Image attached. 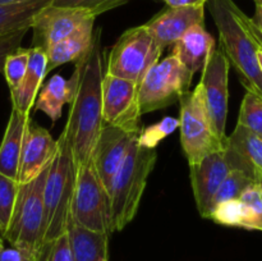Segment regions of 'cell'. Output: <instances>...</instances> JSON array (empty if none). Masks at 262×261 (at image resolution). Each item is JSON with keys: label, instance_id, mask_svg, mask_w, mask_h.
I'll list each match as a JSON object with an SVG mask.
<instances>
[{"label": "cell", "instance_id": "cell-1", "mask_svg": "<svg viewBox=\"0 0 262 261\" xmlns=\"http://www.w3.org/2000/svg\"><path fill=\"white\" fill-rule=\"evenodd\" d=\"M102 59L101 31H96L78 90L71 102L68 120L61 132L71 151L76 173L90 163L97 138L105 125L102 118Z\"/></svg>", "mask_w": 262, "mask_h": 261}, {"label": "cell", "instance_id": "cell-2", "mask_svg": "<svg viewBox=\"0 0 262 261\" xmlns=\"http://www.w3.org/2000/svg\"><path fill=\"white\" fill-rule=\"evenodd\" d=\"M216 25L220 49L235 68L246 90L262 97V74L257 61V38L253 23L233 0H209Z\"/></svg>", "mask_w": 262, "mask_h": 261}, {"label": "cell", "instance_id": "cell-3", "mask_svg": "<svg viewBox=\"0 0 262 261\" xmlns=\"http://www.w3.org/2000/svg\"><path fill=\"white\" fill-rule=\"evenodd\" d=\"M156 159L155 148L143 147L133 138L109 191L113 232L124 229L137 215Z\"/></svg>", "mask_w": 262, "mask_h": 261}, {"label": "cell", "instance_id": "cell-4", "mask_svg": "<svg viewBox=\"0 0 262 261\" xmlns=\"http://www.w3.org/2000/svg\"><path fill=\"white\" fill-rule=\"evenodd\" d=\"M56 141L58 147L43 187L42 245L66 234L71 220L76 170L64 136L60 135Z\"/></svg>", "mask_w": 262, "mask_h": 261}, {"label": "cell", "instance_id": "cell-5", "mask_svg": "<svg viewBox=\"0 0 262 261\" xmlns=\"http://www.w3.org/2000/svg\"><path fill=\"white\" fill-rule=\"evenodd\" d=\"M50 164L28 183L19 184L17 201L9 227L3 237L25 253L28 261H35L42 246L43 187Z\"/></svg>", "mask_w": 262, "mask_h": 261}, {"label": "cell", "instance_id": "cell-6", "mask_svg": "<svg viewBox=\"0 0 262 261\" xmlns=\"http://www.w3.org/2000/svg\"><path fill=\"white\" fill-rule=\"evenodd\" d=\"M179 104L181 145L188 164L197 163L209 154L224 150L225 141L219 138L212 127L201 84L184 94Z\"/></svg>", "mask_w": 262, "mask_h": 261}, {"label": "cell", "instance_id": "cell-7", "mask_svg": "<svg viewBox=\"0 0 262 261\" xmlns=\"http://www.w3.org/2000/svg\"><path fill=\"white\" fill-rule=\"evenodd\" d=\"M163 51L145 25L128 28L110 50L106 74L140 86L151 67L160 60Z\"/></svg>", "mask_w": 262, "mask_h": 261}, {"label": "cell", "instance_id": "cell-8", "mask_svg": "<svg viewBox=\"0 0 262 261\" xmlns=\"http://www.w3.org/2000/svg\"><path fill=\"white\" fill-rule=\"evenodd\" d=\"M193 76L171 53L160 59L146 73L138 89L141 114L156 112L179 101L191 90Z\"/></svg>", "mask_w": 262, "mask_h": 261}, {"label": "cell", "instance_id": "cell-9", "mask_svg": "<svg viewBox=\"0 0 262 261\" xmlns=\"http://www.w3.org/2000/svg\"><path fill=\"white\" fill-rule=\"evenodd\" d=\"M71 222L95 232L112 234L109 193L90 161L76 173Z\"/></svg>", "mask_w": 262, "mask_h": 261}, {"label": "cell", "instance_id": "cell-10", "mask_svg": "<svg viewBox=\"0 0 262 261\" xmlns=\"http://www.w3.org/2000/svg\"><path fill=\"white\" fill-rule=\"evenodd\" d=\"M140 86L127 79L104 74L102 78V118L105 124L129 133L141 132Z\"/></svg>", "mask_w": 262, "mask_h": 261}, {"label": "cell", "instance_id": "cell-11", "mask_svg": "<svg viewBox=\"0 0 262 261\" xmlns=\"http://www.w3.org/2000/svg\"><path fill=\"white\" fill-rule=\"evenodd\" d=\"M229 60L222 49L216 48L202 69L201 79L199 82L204 91L205 102L212 127L223 141H227L225 128L229 100Z\"/></svg>", "mask_w": 262, "mask_h": 261}, {"label": "cell", "instance_id": "cell-12", "mask_svg": "<svg viewBox=\"0 0 262 261\" xmlns=\"http://www.w3.org/2000/svg\"><path fill=\"white\" fill-rule=\"evenodd\" d=\"M91 18H96L89 10L73 7L50 4L36 15L32 23L33 40L31 48L48 50L54 44L68 37L79 26Z\"/></svg>", "mask_w": 262, "mask_h": 261}, {"label": "cell", "instance_id": "cell-13", "mask_svg": "<svg viewBox=\"0 0 262 261\" xmlns=\"http://www.w3.org/2000/svg\"><path fill=\"white\" fill-rule=\"evenodd\" d=\"M137 136L138 133L125 132L109 124L102 127L90 161L94 165L95 171L107 193L129 150L133 138Z\"/></svg>", "mask_w": 262, "mask_h": 261}, {"label": "cell", "instance_id": "cell-14", "mask_svg": "<svg viewBox=\"0 0 262 261\" xmlns=\"http://www.w3.org/2000/svg\"><path fill=\"white\" fill-rule=\"evenodd\" d=\"M230 171L224 150L206 155L197 163L189 164L192 191L200 215L209 219L211 202L220 184Z\"/></svg>", "mask_w": 262, "mask_h": 261}, {"label": "cell", "instance_id": "cell-15", "mask_svg": "<svg viewBox=\"0 0 262 261\" xmlns=\"http://www.w3.org/2000/svg\"><path fill=\"white\" fill-rule=\"evenodd\" d=\"M56 147L58 141L54 140L50 132L30 120L20 153L18 183H28L35 179L51 163Z\"/></svg>", "mask_w": 262, "mask_h": 261}, {"label": "cell", "instance_id": "cell-16", "mask_svg": "<svg viewBox=\"0 0 262 261\" xmlns=\"http://www.w3.org/2000/svg\"><path fill=\"white\" fill-rule=\"evenodd\" d=\"M204 22L205 7H168L145 26L164 50L176 44L189 28Z\"/></svg>", "mask_w": 262, "mask_h": 261}, {"label": "cell", "instance_id": "cell-17", "mask_svg": "<svg viewBox=\"0 0 262 261\" xmlns=\"http://www.w3.org/2000/svg\"><path fill=\"white\" fill-rule=\"evenodd\" d=\"M224 154L230 170H239L262 184V138L237 124L227 136Z\"/></svg>", "mask_w": 262, "mask_h": 261}, {"label": "cell", "instance_id": "cell-18", "mask_svg": "<svg viewBox=\"0 0 262 261\" xmlns=\"http://www.w3.org/2000/svg\"><path fill=\"white\" fill-rule=\"evenodd\" d=\"M86 59L76 64L73 73L68 79H66L60 74H55L51 77L43 84L40 94L36 97L35 105H33L35 109L45 113L53 120V123L60 119L64 105H71V102L73 101L77 90H78Z\"/></svg>", "mask_w": 262, "mask_h": 261}, {"label": "cell", "instance_id": "cell-19", "mask_svg": "<svg viewBox=\"0 0 262 261\" xmlns=\"http://www.w3.org/2000/svg\"><path fill=\"white\" fill-rule=\"evenodd\" d=\"M171 46V54L193 74L202 72L210 55L216 49L215 38L205 30L204 25H197L189 28Z\"/></svg>", "mask_w": 262, "mask_h": 261}, {"label": "cell", "instance_id": "cell-20", "mask_svg": "<svg viewBox=\"0 0 262 261\" xmlns=\"http://www.w3.org/2000/svg\"><path fill=\"white\" fill-rule=\"evenodd\" d=\"M96 18H91L79 26L72 35L54 44L46 50L48 55V73L56 67L67 63H79L89 56L94 45V25Z\"/></svg>", "mask_w": 262, "mask_h": 261}, {"label": "cell", "instance_id": "cell-21", "mask_svg": "<svg viewBox=\"0 0 262 261\" xmlns=\"http://www.w3.org/2000/svg\"><path fill=\"white\" fill-rule=\"evenodd\" d=\"M30 120V114H25L12 106L4 137L0 143V174L15 181L18 178L20 153Z\"/></svg>", "mask_w": 262, "mask_h": 261}, {"label": "cell", "instance_id": "cell-22", "mask_svg": "<svg viewBox=\"0 0 262 261\" xmlns=\"http://www.w3.org/2000/svg\"><path fill=\"white\" fill-rule=\"evenodd\" d=\"M53 3L54 0H20L0 4V41L27 32L36 15Z\"/></svg>", "mask_w": 262, "mask_h": 261}, {"label": "cell", "instance_id": "cell-23", "mask_svg": "<svg viewBox=\"0 0 262 261\" xmlns=\"http://www.w3.org/2000/svg\"><path fill=\"white\" fill-rule=\"evenodd\" d=\"M48 74V55L42 48H30V60L25 78L19 84L17 91L10 95L12 106L17 107L19 112L30 114L37 97L42 79Z\"/></svg>", "mask_w": 262, "mask_h": 261}, {"label": "cell", "instance_id": "cell-24", "mask_svg": "<svg viewBox=\"0 0 262 261\" xmlns=\"http://www.w3.org/2000/svg\"><path fill=\"white\" fill-rule=\"evenodd\" d=\"M73 261H107L110 234L95 232L69 220L68 229Z\"/></svg>", "mask_w": 262, "mask_h": 261}, {"label": "cell", "instance_id": "cell-25", "mask_svg": "<svg viewBox=\"0 0 262 261\" xmlns=\"http://www.w3.org/2000/svg\"><path fill=\"white\" fill-rule=\"evenodd\" d=\"M237 124L262 138V97L260 95L250 90L246 91Z\"/></svg>", "mask_w": 262, "mask_h": 261}, {"label": "cell", "instance_id": "cell-26", "mask_svg": "<svg viewBox=\"0 0 262 261\" xmlns=\"http://www.w3.org/2000/svg\"><path fill=\"white\" fill-rule=\"evenodd\" d=\"M209 219L227 227H237L247 229V212L239 199L228 200L212 207Z\"/></svg>", "mask_w": 262, "mask_h": 261}, {"label": "cell", "instance_id": "cell-27", "mask_svg": "<svg viewBox=\"0 0 262 261\" xmlns=\"http://www.w3.org/2000/svg\"><path fill=\"white\" fill-rule=\"evenodd\" d=\"M28 60H30V49H23L20 46L12 51L5 59L3 74L7 79L10 95L14 94L19 84L22 83L26 71H27Z\"/></svg>", "mask_w": 262, "mask_h": 261}, {"label": "cell", "instance_id": "cell-28", "mask_svg": "<svg viewBox=\"0 0 262 261\" xmlns=\"http://www.w3.org/2000/svg\"><path fill=\"white\" fill-rule=\"evenodd\" d=\"M251 183H256L250 176L239 170H230L223 183L220 184L219 189L215 193L214 199L211 202V210L212 207L216 206L220 202L228 201V200H235L239 199L242 192L250 186ZM211 212V211H210Z\"/></svg>", "mask_w": 262, "mask_h": 261}, {"label": "cell", "instance_id": "cell-29", "mask_svg": "<svg viewBox=\"0 0 262 261\" xmlns=\"http://www.w3.org/2000/svg\"><path fill=\"white\" fill-rule=\"evenodd\" d=\"M19 183L15 179L0 174V234L4 235L9 227L17 201Z\"/></svg>", "mask_w": 262, "mask_h": 261}, {"label": "cell", "instance_id": "cell-30", "mask_svg": "<svg viewBox=\"0 0 262 261\" xmlns=\"http://www.w3.org/2000/svg\"><path fill=\"white\" fill-rule=\"evenodd\" d=\"M239 200L247 212V229L262 232V184L251 183L242 192Z\"/></svg>", "mask_w": 262, "mask_h": 261}, {"label": "cell", "instance_id": "cell-31", "mask_svg": "<svg viewBox=\"0 0 262 261\" xmlns=\"http://www.w3.org/2000/svg\"><path fill=\"white\" fill-rule=\"evenodd\" d=\"M179 127L178 118L165 117L160 122L150 125V127L141 129L138 133L137 141L141 146L147 148H155L164 138L176 132Z\"/></svg>", "mask_w": 262, "mask_h": 261}, {"label": "cell", "instance_id": "cell-32", "mask_svg": "<svg viewBox=\"0 0 262 261\" xmlns=\"http://www.w3.org/2000/svg\"><path fill=\"white\" fill-rule=\"evenodd\" d=\"M35 261H73L68 234L43 243Z\"/></svg>", "mask_w": 262, "mask_h": 261}, {"label": "cell", "instance_id": "cell-33", "mask_svg": "<svg viewBox=\"0 0 262 261\" xmlns=\"http://www.w3.org/2000/svg\"><path fill=\"white\" fill-rule=\"evenodd\" d=\"M128 2L129 0H54L53 4L59 5V7L81 8V9L89 10L95 17H97Z\"/></svg>", "mask_w": 262, "mask_h": 261}, {"label": "cell", "instance_id": "cell-34", "mask_svg": "<svg viewBox=\"0 0 262 261\" xmlns=\"http://www.w3.org/2000/svg\"><path fill=\"white\" fill-rule=\"evenodd\" d=\"M25 35L26 32L13 36V37L8 38V40L0 41V73H3V71H4V63L7 56L9 55L12 51H14L15 49L19 48L20 42H22V38L25 37Z\"/></svg>", "mask_w": 262, "mask_h": 261}, {"label": "cell", "instance_id": "cell-35", "mask_svg": "<svg viewBox=\"0 0 262 261\" xmlns=\"http://www.w3.org/2000/svg\"><path fill=\"white\" fill-rule=\"evenodd\" d=\"M0 261H28L25 253L20 252L18 248L3 247L0 250Z\"/></svg>", "mask_w": 262, "mask_h": 261}, {"label": "cell", "instance_id": "cell-36", "mask_svg": "<svg viewBox=\"0 0 262 261\" xmlns=\"http://www.w3.org/2000/svg\"><path fill=\"white\" fill-rule=\"evenodd\" d=\"M168 7H205L209 0H163Z\"/></svg>", "mask_w": 262, "mask_h": 261}, {"label": "cell", "instance_id": "cell-37", "mask_svg": "<svg viewBox=\"0 0 262 261\" xmlns=\"http://www.w3.org/2000/svg\"><path fill=\"white\" fill-rule=\"evenodd\" d=\"M251 19H252L253 25L257 28L258 33H260V36L262 37V5L260 3L255 2V14H253V17Z\"/></svg>", "mask_w": 262, "mask_h": 261}, {"label": "cell", "instance_id": "cell-38", "mask_svg": "<svg viewBox=\"0 0 262 261\" xmlns=\"http://www.w3.org/2000/svg\"><path fill=\"white\" fill-rule=\"evenodd\" d=\"M252 23H253V22H252ZM253 30H255L256 38H257V45H258V49H257V61H258V67H260L261 74H262V40H261L260 35H258L257 28L255 27V25H253Z\"/></svg>", "mask_w": 262, "mask_h": 261}, {"label": "cell", "instance_id": "cell-39", "mask_svg": "<svg viewBox=\"0 0 262 261\" xmlns=\"http://www.w3.org/2000/svg\"><path fill=\"white\" fill-rule=\"evenodd\" d=\"M14 2H20V0H0V4H7V3H14Z\"/></svg>", "mask_w": 262, "mask_h": 261}, {"label": "cell", "instance_id": "cell-40", "mask_svg": "<svg viewBox=\"0 0 262 261\" xmlns=\"http://www.w3.org/2000/svg\"><path fill=\"white\" fill-rule=\"evenodd\" d=\"M3 247H4V243H3V240H2V238H0V250H2Z\"/></svg>", "mask_w": 262, "mask_h": 261}, {"label": "cell", "instance_id": "cell-41", "mask_svg": "<svg viewBox=\"0 0 262 261\" xmlns=\"http://www.w3.org/2000/svg\"><path fill=\"white\" fill-rule=\"evenodd\" d=\"M253 2H257V3H260V4L262 5V0H253Z\"/></svg>", "mask_w": 262, "mask_h": 261}]
</instances>
